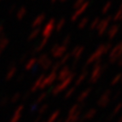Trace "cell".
<instances>
[{"mask_svg": "<svg viewBox=\"0 0 122 122\" xmlns=\"http://www.w3.org/2000/svg\"><path fill=\"white\" fill-rule=\"evenodd\" d=\"M110 95H111V92L110 91H107L106 92H104L100 97V99L98 100V101H97L98 107H100L101 109L106 108L110 103Z\"/></svg>", "mask_w": 122, "mask_h": 122, "instance_id": "cell-2", "label": "cell"}, {"mask_svg": "<svg viewBox=\"0 0 122 122\" xmlns=\"http://www.w3.org/2000/svg\"><path fill=\"white\" fill-rule=\"evenodd\" d=\"M121 110H122V101H119V102H118L117 104L115 105L112 112H111V114L109 115V118H108V121H111L115 116H117V115H118V114L121 112Z\"/></svg>", "mask_w": 122, "mask_h": 122, "instance_id": "cell-4", "label": "cell"}, {"mask_svg": "<svg viewBox=\"0 0 122 122\" xmlns=\"http://www.w3.org/2000/svg\"><path fill=\"white\" fill-rule=\"evenodd\" d=\"M90 93H91V89H88V90H85V91H83L80 95L78 96L77 98V101H78V104H81V103H83L85 100L87 99L89 95H90Z\"/></svg>", "mask_w": 122, "mask_h": 122, "instance_id": "cell-5", "label": "cell"}, {"mask_svg": "<svg viewBox=\"0 0 122 122\" xmlns=\"http://www.w3.org/2000/svg\"><path fill=\"white\" fill-rule=\"evenodd\" d=\"M117 122H122V114L120 115V117L118 118V119L117 120Z\"/></svg>", "mask_w": 122, "mask_h": 122, "instance_id": "cell-8", "label": "cell"}, {"mask_svg": "<svg viewBox=\"0 0 122 122\" xmlns=\"http://www.w3.org/2000/svg\"><path fill=\"white\" fill-rule=\"evenodd\" d=\"M73 92H74V90L73 89H72V90H71V91H69V92H68V93H67V98H69V97H71V95H72V94H73Z\"/></svg>", "mask_w": 122, "mask_h": 122, "instance_id": "cell-6", "label": "cell"}, {"mask_svg": "<svg viewBox=\"0 0 122 122\" xmlns=\"http://www.w3.org/2000/svg\"><path fill=\"white\" fill-rule=\"evenodd\" d=\"M96 115H97V109H95V108H91V109H89L85 112V114L83 115L82 117H81L80 122L92 120V118H94L96 117Z\"/></svg>", "mask_w": 122, "mask_h": 122, "instance_id": "cell-3", "label": "cell"}, {"mask_svg": "<svg viewBox=\"0 0 122 122\" xmlns=\"http://www.w3.org/2000/svg\"><path fill=\"white\" fill-rule=\"evenodd\" d=\"M82 107L80 104H74L69 110V116L66 118V122H80L81 117Z\"/></svg>", "mask_w": 122, "mask_h": 122, "instance_id": "cell-1", "label": "cell"}, {"mask_svg": "<svg viewBox=\"0 0 122 122\" xmlns=\"http://www.w3.org/2000/svg\"><path fill=\"white\" fill-rule=\"evenodd\" d=\"M118 96H119V92L116 93V94H115V96H113V100H117V99L118 98Z\"/></svg>", "mask_w": 122, "mask_h": 122, "instance_id": "cell-7", "label": "cell"}]
</instances>
